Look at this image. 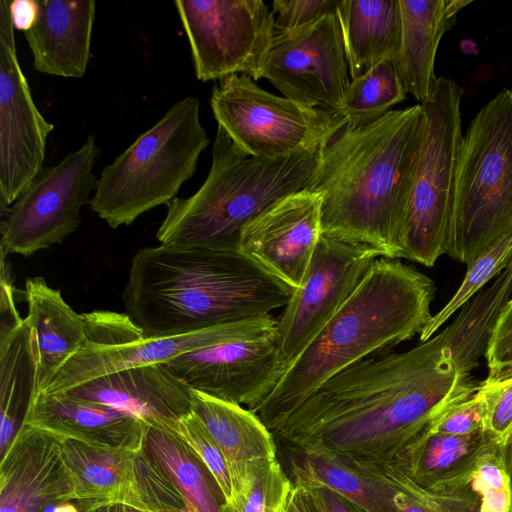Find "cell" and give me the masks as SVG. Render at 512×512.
<instances>
[{
  "mask_svg": "<svg viewBox=\"0 0 512 512\" xmlns=\"http://www.w3.org/2000/svg\"><path fill=\"white\" fill-rule=\"evenodd\" d=\"M478 385L459 370L442 330L407 351H384L347 367L270 431L302 455L380 469Z\"/></svg>",
  "mask_w": 512,
  "mask_h": 512,
  "instance_id": "obj_1",
  "label": "cell"
},
{
  "mask_svg": "<svg viewBox=\"0 0 512 512\" xmlns=\"http://www.w3.org/2000/svg\"><path fill=\"white\" fill-rule=\"evenodd\" d=\"M425 130L421 104L344 126L322 148L306 190L319 193L322 234L402 258V231Z\"/></svg>",
  "mask_w": 512,
  "mask_h": 512,
  "instance_id": "obj_2",
  "label": "cell"
},
{
  "mask_svg": "<svg viewBox=\"0 0 512 512\" xmlns=\"http://www.w3.org/2000/svg\"><path fill=\"white\" fill-rule=\"evenodd\" d=\"M292 291L238 252L165 245L132 258L122 299L145 338L269 315Z\"/></svg>",
  "mask_w": 512,
  "mask_h": 512,
  "instance_id": "obj_3",
  "label": "cell"
},
{
  "mask_svg": "<svg viewBox=\"0 0 512 512\" xmlns=\"http://www.w3.org/2000/svg\"><path fill=\"white\" fill-rule=\"evenodd\" d=\"M435 284L398 259L378 258L333 318L252 411L271 430L328 379L420 334Z\"/></svg>",
  "mask_w": 512,
  "mask_h": 512,
  "instance_id": "obj_4",
  "label": "cell"
},
{
  "mask_svg": "<svg viewBox=\"0 0 512 512\" xmlns=\"http://www.w3.org/2000/svg\"><path fill=\"white\" fill-rule=\"evenodd\" d=\"M323 147L273 158L251 157L218 126L205 181L190 197H176L167 205L157 240L171 247L238 252L241 232L250 221L307 187Z\"/></svg>",
  "mask_w": 512,
  "mask_h": 512,
  "instance_id": "obj_5",
  "label": "cell"
},
{
  "mask_svg": "<svg viewBox=\"0 0 512 512\" xmlns=\"http://www.w3.org/2000/svg\"><path fill=\"white\" fill-rule=\"evenodd\" d=\"M209 143L199 100L194 96L179 100L102 169L89 204L92 211L117 228L167 206L193 177Z\"/></svg>",
  "mask_w": 512,
  "mask_h": 512,
  "instance_id": "obj_6",
  "label": "cell"
},
{
  "mask_svg": "<svg viewBox=\"0 0 512 512\" xmlns=\"http://www.w3.org/2000/svg\"><path fill=\"white\" fill-rule=\"evenodd\" d=\"M512 227V89H503L462 136L446 254L468 265Z\"/></svg>",
  "mask_w": 512,
  "mask_h": 512,
  "instance_id": "obj_7",
  "label": "cell"
},
{
  "mask_svg": "<svg viewBox=\"0 0 512 512\" xmlns=\"http://www.w3.org/2000/svg\"><path fill=\"white\" fill-rule=\"evenodd\" d=\"M464 89L436 77L421 103L425 130L412 195L402 231V258L432 267L446 254L453 187L462 140Z\"/></svg>",
  "mask_w": 512,
  "mask_h": 512,
  "instance_id": "obj_8",
  "label": "cell"
},
{
  "mask_svg": "<svg viewBox=\"0 0 512 512\" xmlns=\"http://www.w3.org/2000/svg\"><path fill=\"white\" fill-rule=\"evenodd\" d=\"M210 104L218 126L234 145L257 158L319 149L346 126L338 112L271 94L245 74L220 79L212 89Z\"/></svg>",
  "mask_w": 512,
  "mask_h": 512,
  "instance_id": "obj_9",
  "label": "cell"
},
{
  "mask_svg": "<svg viewBox=\"0 0 512 512\" xmlns=\"http://www.w3.org/2000/svg\"><path fill=\"white\" fill-rule=\"evenodd\" d=\"M276 323L270 314L233 322L217 341L166 364L192 390L252 410L286 370L279 353Z\"/></svg>",
  "mask_w": 512,
  "mask_h": 512,
  "instance_id": "obj_10",
  "label": "cell"
},
{
  "mask_svg": "<svg viewBox=\"0 0 512 512\" xmlns=\"http://www.w3.org/2000/svg\"><path fill=\"white\" fill-rule=\"evenodd\" d=\"M99 155L95 137L89 135L60 162L40 170L2 221L1 249L7 255H33L77 230L81 210L97 188L93 168Z\"/></svg>",
  "mask_w": 512,
  "mask_h": 512,
  "instance_id": "obj_11",
  "label": "cell"
},
{
  "mask_svg": "<svg viewBox=\"0 0 512 512\" xmlns=\"http://www.w3.org/2000/svg\"><path fill=\"white\" fill-rule=\"evenodd\" d=\"M195 75L207 82L234 74L258 80L274 37L262 0H176Z\"/></svg>",
  "mask_w": 512,
  "mask_h": 512,
  "instance_id": "obj_12",
  "label": "cell"
},
{
  "mask_svg": "<svg viewBox=\"0 0 512 512\" xmlns=\"http://www.w3.org/2000/svg\"><path fill=\"white\" fill-rule=\"evenodd\" d=\"M380 257L370 246L321 234L302 284L276 319L279 353L286 369L340 310Z\"/></svg>",
  "mask_w": 512,
  "mask_h": 512,
  "instance_id": "obj_13",
  "label": "cell"
},
{
  "mask_svg": "<svg viewBox=\"0 0 512 512\" xmlns=\"http://www.w3.org/2000/svg\"><path fill=\"white\" fill-rule=\"evenodd\" d=\"M261 78L284 97L338 112L351 79L336 14L301 27L274 30Z\"/></svg>",
  "mask_w": 512,
  "mask_h": 512,
  "instance_id": "obj_14",
  "label": "cell"
},
{
  "mask_svg": "<svg viewBox=\"0 0 512 512\" xmlns=\"http://www.w3.org/2000/svg\"><path fill=\"white\" fill-rule=\"evenodd\" d=\"M54 125L37 109L17 57L9 2L0 1V200L6 214L43 168Z\"/></svg>",
  "mask_w": 512,
  "mask_h": 512,
  "instance_id": "obj_15",
  "label": "cell"
},
{
  "mask_svg": "<svg viewBox=\"0 0 512 512\" xmlns=\"http://www.w3.org/2000/svg\"><path fill=\"white\" fill-rule=\"evenodd\" d=\"M319 193L303 189L242 230L238 253L292 292L300 287L322 234Z\"/></svg>",
  "mask_w": 512,
  "mask_h": 512,
  "instance_id": "obj_16",
  "label": "cell"
},
{
  "mask_svg": "<svg viewBox=\"0 0 512 512\" xmlns=\"http://www.w3.org/2000/svg\"><path fill=\"white\" fill-rule=\"evenodd\" d=\"M75 500L62 438L23 424L0 461V512H44Z\"/></svg>",
  "mask_w": 512,
  "mask_h": 512,
  "instance_id": "obj_17",
  "label": "cell"
},
{
  "mask_svg": "<svg viewBox=\"0 0 512 512\" xmlns=\"http://www.w3.org/2000/svg\"><path fill=\"white\" fill-rule=\"evenodd\" d=\"M60 394L115 407L167 430L192 412V389L166 363L115 371Z\"/></svg>",
  "mask_w": 512,
  "mask_h": 512,
  "instance_id": "obj_18",
  "label": "cell"
},
{
  "mask_svg": "<svg viewBox=\"0 0 512 512\" xmlns=\"http://www.w3.org/2000/svg\"><path fill=\"white\" fill-rule=\"evenodd\" d=\"M62 439L94 447L140 452L146 424L135 415L97 402L48 394L34 398L24 423Z\"/></svg>",
  "mask_w": 512,
  "mask_h": 512,
  "instance_id": "obj_19",
  "label": "cell"
},
{
  "mask_svg": "<svg viewBox=\"0 0 512 512\" xmlns=\"http://www.w3.org/2000/svg\"><path fill=\"white\" fill-rule=\"evenodd\" d=\"M96 3L93 0H41L34 25L24 37L36 71L81 78L87 70Z\"/></svg>",
  "mask_w": 512,
  "mask_h": 512,
  "instance_id": "obj_20",
  "label": "cell"
},
{
  "mask_svg": "<svg viewBox=\"0 0 512 512\" xmlns=\"http://www.w3.org/2000/svg\"><path fill=\"white\" fill-rule=\"evenodd\" d=\"M231 323L189 334L143 338L117 346L85 344L55 374L46 389L48 394L66 392L84 382L115 371L166 363L181 354L209 345L220 339Z\"/></svg>",
  "mask_w": 512,
  "mask_h": 512,
  "instance_id": "obj_21",
  "label": "cell"
},
{
  "mask_svg": "<svg viewBox=\"0 0 512 512\" xmlns=\"http://www.w3.org/2000/svg\"><path fill=\"white\" fill-rule=\"evenodd\" d=\"M192 412L225 457L232 496L242 489L255 466L277 459L272 432L249 409L192 390Z\"/></svg>",
  "mask_w": 512,
  "mask_h": 512,
  "instance_id": "obj_22",
  "label": "cell"
},
{
  "mask_svg": "<svg viewBox=\"0 0 512 512\" xmlns=\"http://www.w3.org/2000/svg\"><path fill=\"white\" fill-rule=\"evenodd\" d=\"M499 440L489 431L451 435L427 427L390 465L417 486L438 491L467 478Z\"/></svg>",
  "mask_w": 512,
  "mask_h": 512,
  "instance_id": "obj_23",
  "label": "cell"
},
{
  "mask_svg": "<svg viewBox=\"0 0 512 512\" xmlns=\"http://www.w3.org/2000/svg\"><path fill=\"white\" fill-rule=\"evenodd\" d=\"M471 1L399 0L401 45L397 68L406 92L423 103L436 79L434 63L443 35Z\"/></svg>",
  "mask_w": 512,
  "mask_h": 512,
  "instance_id": "obj_24",
  "label": "cell"
},
{
  "mask_svg": "<svg viewBox=\"0 0 512 512\" xmlns=\"http://www.w3.org/2000/svg\"><path fill=\"white\" fill-rule=\"evenodd\" d=\"M24 296L28 304L26 318L38 346L40 392L86 343L85 324L82 314L64 300L60 290L50 287L40 276L26 279Z\"/></svg>",
  "mask_w": 512,
  "mask_h": 512,
  "instance_id": "obj_25",
  "label": "cell"
},
{
  "mask_svg": "<svg viewBox=\"0 0 512 512\" xmlns=\"http://www.w3.org/2000/svg\"><path fill=\"white\" fill-rule=\"evenodd\" d=\"M336 16L350 79L384 60L397 65L401 45L399 0H341Z\"/></svg>",
  "mask_w": 512,
  "mask_h": 512,
  "instance_id": "obj_26",
  "label": "cell"
},
{
  "mask_svg": "<svg viewBox=\"0 0 512 512\" xmlns=\"http://www.w3.org/2000/svg\"><path fill=\"white\" fill-rule=\"evenodd\" d=\"M39 354L28 319L0 329V456L24 423L39 392Z\"/></svg>",
  "mask_w": 512,
  "mask_h": 512,
  "instance_id": "obj_27",
  "label": "cell"
},
{
  "mask_svg": "<svg viewBox=\"0 0 512 512\" xmlns=\"http://www.w3.org/2000/svg\"><path fill=\"white\" fill-rule=\"evenodd\" d=\"M62 450L74 487V501L143 509L135 452L94 447L71 439H62Z\"/></svg>",
  "mask_w": 512,
  "mask_h": 512,
  "instance_id": "obj_28",
  "label": "cell"
},
{
  "mask_svg": "<svg viewBox=\"0 0 512 512\" xmlns=\"http://www.w3.org/2000/svg\"><path fill=\"white\" fill-rule=\"evenodd\" d=\"M143 451L179 491L188 512H222L226 500L215 477L178 435L146 425Z\"/></svg>",
  "mask_w": 512,
  "mask_h": 512,
  "instance_id": "obj_29",
  "label": "cell"
},
{
  "mask_svg": "<svg viewBox=\"0 0 512 512\" xmlns=\"http://www.w3.org/2000/svg\"><path fill=\"white\" fill-rule=\"evenodd\" d=\"M512 258L496 279L461 307L443 331L459 370L470 374L484 356L496 320L512 298Z\"/></svg>",
  "mask_w": 512,
  "mask_h": 512,
  "instance_id": "obj_30",
  "label": "cell"
},
{
  "mask_svg": "<svg viewBox=\"0 0 512 512\" xmlns=\"http://www.w3.org/2000/svg\"><path fill=\"white\" fill-rule=\"evenodd\" d=\"M293 484L324 487L356 505L364 512H394L393 487L376 470H361L340 461L302 455L292 461Z\"/></svg>",
  "mask_w": 512,
  "mask_h": 512,
  "instance_id": "obj_31",
  "label": "cell"
},
{
  "mask_svg": "<svg viewBox=\"0 0 512 512\" xmlns=\"http://www.w3.org/2000/svg\"><path fill=\"white\" fill-rule=\"evenodd\" d=\"M406 94L397 65L384 60L350 80L338 113L347 127H361L383 117Z\"/></svg>",
  "mask_w": 512,
  "mask_h": 512,
  "instance_id": "obj_32",
  "label": "cell"
},
{
  "mask_svg": "<svg viewBox=\"0 0 512 512\" xmlns=\"http://www.w3.org/2000/svg\"><path fill=\"white\" fill-rule=\"evenodd\" d=\"M512 258V227L500 238L478 254L468 265L466 274L451 299L432 316L422 330L420 341L424 342L463 305L472 299L494 277L498 276Z\"/></svg>",
  "mask_w": 512,
  "mask_h": 512,
  "instance_id": "obj_33",
  "label": "cell"
},
{
  "mask_svg": "<svg viewBox=\"0 0 512 512\" xmlns=\"http://www.w3.org/2000/svg\"><path fill=\"white\" fill-rule=\"evenodd\" d=\"M292 486L277 459L260 463L222 512H277Z\"/></svg>",
  "mask_w": 512,
  "mask_h": 512,
  "instance_id": "obj_34",
  "label": "cell"
},
{
  "mask_svg": "<svg viewBox=\"0 0 512 512\" xmlns=\"http://www.w3.org/2000/svg\"><path fill=\"white\" fill-rule=\"evenodd\" d=\"M135 466L137 488L143 502L142 510L188 512L179 491L143 449L136 453Z\"/></svg>",
  "mask_w": 512,
  "mask_h": 512,
  "instance_id": "obj_35",
  "label": "cell"
},
{
  "mask_svg": "<svg viewBox=\"0 0 512 512\" xmlns=\"http://www.w3.org/2000/svg\"><path fill=\"white\" fill-rule=\"evenodd\" d=\"M204 462L215 477L226 502L232 499V484L225 457L218 444L193 413L182 417L171 428Z\"/></svg>",
  "mask_w": 512,
  "mask_h": 512,
  "instance_id": "obj_36",
  "label": "cell"
},
{
  "mask_svg": "<svg viewBox=\"0 0 512 512\" xmlns=\"http://www.w3.org/2000/svg\"><path fill=\"white\" fill-rule=\"evenodd\" d=\"M427 428L451 435H470L487 430V407L479 385L467 397L434 417Z\"/></svg>",
  "mask_w": 512,
  "mask_h": 512,
  "instance_id": "obj_37",
  "label": "cell"
},
{
  "mask_svg": "<svg viewBox=\"0 0 512 512\" xmlns=\"http://www.w3.org/2000/svg\"><path fill=\"white\" fill-rule=\"evenodd\" d=\"M86 343L92 346H117L145 338L128 314L107 310L83 313ZM84 344V345H85Z\"/></svg>",
  "mask_w": 512,
  "mask_h": 512,
  "instance_id": "obj_38",
  "label": "cell"
},
{
  "mask_svg": "<svg viewBox=\"0 0 512 512\" xmlns=\"http://www.w3.org/2000/svg\"><path fill=\"white\" fill-rule=\"evenodd\" d=\"M479 389L487 407V430L501 443L512 432V373L488 375Z\"/></svg>",
  "mask_w": 512,
  "mask_h": 512,
  "instance_id": "obj_39",
  "label": "cell"
},
{
  "mask_svg": "<svg viewBox=\"0 0 512 512\" xmlns=\"http://www.w3.org/2000/svg\"><path fill=\"white\" fill-rule=\"evenodd\" d=\"M341 0H274V30H287L336 14Z\"/></svg>",
  "mask_w": 512,
  "mask_h": 512,
  "instance_id": "obj_40",
  "label": "cell"
},
{
  "mask_svg": "<svg viewBox=\"0 0 512 512\" xmlns=\"http://www.w3.org/2000/svg\"><path fill=\"white\" fill-rule=\"evenodd\" d=\"M488 375L512 373V298L498 316L484 353Z\"/></svg>",
  "mask_w": 512,
  "mask_h": 512,
  "instance_id": "obj_41",
  "label": "cell"
},
{
  "mask_svg": "<svg viewBox=\"0 0 512 512\" xmlns=\"http://www.w3.org/2000/svg\"><path fill=\"white\" fill-rule=\"evenodd\" d=\"M296 487L304 493L312 512H364L330 489L324 487Z\"/></svg>",
  "mask_w": 512,
  "mask_h": 512,
  "instance_id": "obj_42",
  "label": "cell"
},
{
  "mask_svg": "<svg viewBox=\"0 0 512 512\" xmlns=\"http://www.w3.org/2000/svg\"><path fill=\"white\" fill-rule=\"evenodd\" d=\"M10 14L15 29L23 33L35 23L38 15V1L14 0L9 2Z\"/></svg>",
  "mask_w": 512,
  "mask_h": 512,
  "instance_id": "obj_43",
  "label": "cell"
},
{
  "mask_svg": "<svg viewBox=\"0 0 512 512\" xmlns=\"http://www.w3.org/2000/svg\"><path fill=\"white\" fill-rule=\"evenodd\" d=\"M80 512H128L127 506L123 504L92 503L74 501Z\"/></svg>",
  "mask_w": 512,
  "mask_h": 512,
  "instance_id": "obj_44",
  "label": "cell"
},
{
  "mask_svg": "<svg viewBox=\"0 0 512 512\" xmlns=\"http://www.w3.org/2000/svg\"><path fill=\"white\" fill-rule=\"evenodd\" d=\"M287 512H312L304 493L294 484L290 491Z\"/></svg>",
  "mask_w": 512,
  "mask_h": 512,
  "instance_id": "obj_45",
  "label": "cell"
},
{
  "mask_svg": "<svg viewBox=\"0 0 512 512\" xmlns=\"http://www.w3.org/2000/svg\"><path fill=\"white\" fill-rule=\"evenodd\" d=\"M499 448L509 477L512 512V432L499 444Z\"/></svg>",
  "mask_w": 512,
  "mask_h": 512,
  "instance_id": "obj_46",
  "label": "cell"
},
{
  "mask_svg": "<svg viewBox=\"0 0 512 512\" xmlns=\"http://www.w3.org/2000/svg\"><path fill=\"white\" fill-rule=\"evenodd\" d=\"M73 502L69 501L54 505V512H80L78 506L73 504Z\"/></svg>",
  "mask_w": 512,
  "mask_h": 512,
  "instance_id": "obj_47",
  "label": "cell"
},
{
  "mask_svg": "<svg viewBox=\"0 0 512 512\" xmlns=\"http://www.w3.org/2000/svg\"><path fill=\"white\" fill-rule=\"evenodd\" d=\"M293 487V486H292ZM292 489V488H291ZM289 495H290V492L289 494L282 500L281 504L279 505L278 507V510L277 512H287V508H288V501H289Z\"/></svg>",
  "mask_w": 512,
  "mask_h": 512,
  "instance_id": "obj_48",
  "label": "cell"
},
{
  "mask_svg": "<svg viewBox=\"0 0 512 512\" xmlns=\"http://www.w3.org/2000/svg\"><path fill=\"white\" fill-rule=\"evenodd\" d=\"M127 510H128V512H148V511L140 510L138 508L130 507V506H127Z\"/></svg>",
  "mask_w": 512,
  "mask_h": 512,
  "instance_id": "obj_49",
  "label": "cell"
},
{
  "mask_svg": "<svg viewBox=\"0 0 512 512\" xmlns=\"http://www.w3.org/2000/svg\"><path fill=\"white\" fill-rule=\"evenodd\" d=\"M148 512H156V511H148Z\"/></svg>",
  "mask_w": 512,
  "mask_h": 512,
  "instance_id": "obj_50",
  "label": "cell"
}]
</instances>
